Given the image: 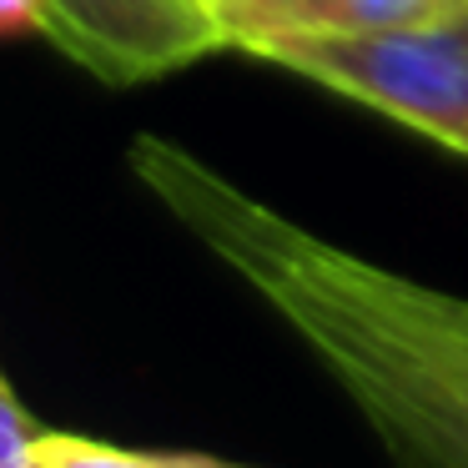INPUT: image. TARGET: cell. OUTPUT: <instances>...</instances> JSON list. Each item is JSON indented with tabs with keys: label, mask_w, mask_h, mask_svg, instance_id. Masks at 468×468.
Masks as SVG:
<instances>
[{
	"label": "cell",
	"mask_w": 468,
	"mask_h": 468,
	"mask_svg": "<svg viewBox=\"0 0 468 468\" xmlns=\"http://www.w3.org/2000/svg\"><path fill=\"white\" fill-rule=\"evenodd\" d=\"M132 172L347 393L393 468H468V297L398 277L287 222L166 136Z\"/></svg>",
	"instance_id": "cell-1"
},
{
	"label": "cell",
	"mask_w": 468,
	"mask_h": 468,
	"mask_svg": "<svg viewBox=\"0 0 468 468\" xmlns=\"http://www.w3.org/2000/svg\"><path fill=\"white\" fill-rule=\"evenodd\" d=\"M212 16L222 51H242L257 36H277V31H297L313 0H197Z\"/></svg>",
	"instance_id": "cell-5"
},
{
	"label": "cell",
	"mask_w": 468,
	"mask_h": 468,
	"mask_svg": "<svg viewBox=\"0 0 468 468\" xmlns=\"http://www.w3.org/2000/svg\"><path fill=\"white\" fill-rule=\"evenodd\" d=\"M242 56L363 101L468 156V21L418 31H277Z\"/></svg>",
	"instance_id": "cell-2"
},
{
	"label": "cell",
	"mask_w": 468,
	"mask_h": 468,
	"mask_svg": "<svg viewBox=\"0 0 468 468\" xmlns=\"http://www.w3.org/2000/svg\"><path fill=\"white\" fill-rule=\"evenodd\" d=\"M41 36L106 86H142L222 51L197 0H41Z\"/></svg>",
	"instance_id": "cell-3"
},
{
	"label": "cell",
	"mask_w": 468,
	"mask_h": 468,
	"mask_svg": "<svg viewBox=\"0 0 468 468\" xmlns=\"http://www.w3.org/2000/svg\"><path fill=\"white\" fill-rule=\"evenodd\" d=\"M463 21L468 0H313L297 31H418Z\"/></svg>",
	"instance_id": "cell-4"
},
{
	"label": "cell",
	"mask_w": 468,
	"mask_h": 468,
	"mask_svg": "<svg viewBox=\"0 0 468 468\" xmlns=\"http://www.w3.org/2000/svg\"><path fill=\"white\" fill-rule=\"evenodd\" d=\"M41 36V0H0V41Z\"/></svg>",
	"instance_id": "cell-7"
},
{
	"label": "cell",
	"mask_w": 468,
	"mask_h": 468,
	"mask_svg": "<svg viewBox=\"0 0 468 468\" xmlns=\"http://www.w3.org/2000/svg\"><path fill=\"white\" fill-rule=\"evenodd\" d=\"M172 468H242V463H227V458L212 453H172Z\"/></svg>",
	"instance_id": "cell-8"
},
{
	"label": "cell",
	"mask_w": 468,
	"mask_h": 468,
	"mask_svg": "<svg viewBox=\"0 0 468 468\" xmlns=\"http://www.w3.org/2000/svg\"><path fill=\"white\" fill-rule=\"evenodd\" d=\"M36 468H172V453H132V448L101 443V438L46 428L41 443H36Z\"/></svg>",
	"instance_id": "cell-6"
}]
</instances>
